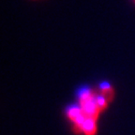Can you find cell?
Segmentation results:
<instances>
[{
	"mask_svg": "<svg viewBox=\"0 0 135 135\" xmlns=\"http://www.w3.org/2000/svg\"><path fill=\"white\" fill-rule=\"evenodd\" d=\"M96 93L90 88L81 89L78 94L80 106L85 117L97 120L100 112L96 104Z\"/></svg>",
	"mask_w": 135,
	"mask_h": 135,
	"instance_id": "cell-1",
	"label": "cell"
},
{
	"mask_svg": "<svg viewBox=\"0 0 135 135\" xmlns=\"http://www.w3.org/2000/svg\"><path fill=\"white\" fill-rule=\"evenodd\" d=\"M96 119L93 118H85L83 127V132L84 135H96L97 132V124Z\"/></svg>",
	"mask_w": 135,
	"mask_h": 135,
	"instance_id": "cell-2",
	"label": "cell"
},
{
	"mask_svg": "<svg viewBox=\"0 0 135 135\" xmlns=\"http://www.w3.org/2000/svg\"><path fill=\"white\" fill-rule=\"evenodd\" d=\"M99 90H100V95H102L104 98H106L108 101H112L114 99V88L108 82H102L99 84Z\"/></svg>",
	"mask_w": 135,
	"mask_h": 135,
	"instance_id": "cell-3",
	"label": "cell"
},
{
	"mask_svg": "<svg viewBox=\"0 0 135 135\" xmlns=\"http://www.w3.org/2000/svg\"><path fill=\"white\" fill-rule=\"evenodd\" d=\"M83 114H84L83 110L81 108V106L79 105H70L67 109V116L72 122L76 121Z\"/></svg>",
	"mask_w": 135,
	"mask_h": 135,
	"instance_id": "cell-4",
	"label": "cell"
},
{
	"mask_svg": "<svg viewBox=\"0 0 135 135\" xmlns=\"http://www.w3.org/2000/svg\"><path fill=\"white\" fill-rule=\"evenodd\" d=\"M108 102L109 101L106 99V98H104L102 95H97L96 96V104H97L98 109L99 110V112H102L107 108Z\"/></svg>",
	"mask_w": 135,
	"mask_h": 135,
	"instance_id": "cell-5",
	"label": "cell"
},
{
	"mask_svg": "<svg viewBox=\"0 0 135 135\" xmlns=\"http://www.w3.org/2000/svg\"><path fill=\"white\" fill-rule=\"evenodd\" d=\"M133 1H134V3H135V0H133Z\"/></svg>",
	"mask_w": 135,
	"mask_h": 135,
	"instance_id": "cell-6",
	"label": "cell"
}]
</instances>
